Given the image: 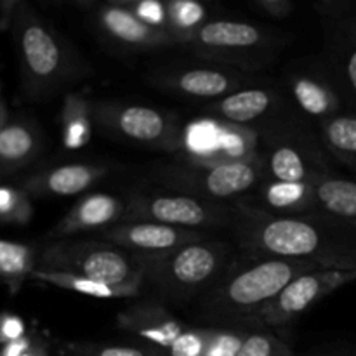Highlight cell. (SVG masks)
<instances>
[{"instance_id": "1", "label": "cell", "mask_w": 356, "mask_h": 356, "mask_svg": "<svg viewBox=\"0 0 356 356\" xmlns=\"http://www.w3.org/2000/svg\"><path fill=\"white\" fill-rule=\"evenodd\" d=\"M238 218L229 229L240 252L312 263L322 270H356V225L323 214L271 216L236 202Z\"/></svg>"}, {"instance_id": "2", "label": "cell", "mask_w": 356, "mask_h": 356, "mask_svg": "<svg viewBox=\"0 0 356 356\" xmlns=\"http://www.w3.org/2000/svg\"><path fill=\"white\" fill-rule=\"evenodd\" d=\"M9 30L26 99L47 101L92 73L72 44L24 0L0 2V31Z\"/></svg>"}, {"instance_id": "3", "label": "cell", "mask_w": 356, "mask_h": 356, "mask_svg": "<svg viewBox=\"0 0 356 356\" xmlns=\"http://www.w3.org/2000/svg\"><path fill=\"white\" fill-rule=\"evenodd\" d=\"M322 270L312 263L238 252L228 270L193 305L195 325L250 327L254 316L266 308L299 275Z\"/></svg>"}, {"instance_id": "4", "label": "cell", "mask_w": 356, "mask_h": 356, "mask_svg": "<svg viewBox=\"0 0 356 356\" xmlns=\"http://www.w3.org/2000/svg\"><path fill=\"white\" fill-rule=\"evenodd\" d=\"M211 236L163 256L141 257L143 298L165 306H193L238 256L232 240Z\"/></svg>"}, {"instance_id": "5", "label": "cell", "mask_w": 356, "mask_h": 356, "mask_svg": "<svg viewBox=\"0 0 356 356\" xmlns=\"http://www.w3.org/2000/svg\"><path fill=\"white\" fill-rule=\"evenodd\" d=\"M256 131L263 181L313 184L336 172L325 146L306 127L294 108Z\"/></svg>"}, {"instance_id": "6", "label": "cell", "mask_w": 356, "mask_h": 356, "mask_svg": "<svg viewBox=\"0 0 356 356\" xmlns=\"http://www.w3.org/2000/svg\"><path fill=\"white\" fill-rule=\"evenodd\" d=\"M37 270L79 275L143 298L141 257L99 238L52 240L38 249Z\"/></svg>"}, {"instance_id": "7", "label": "cell", "mask_w": 356, "mask_h": 356, "mask_svg": "<svg viewBox=\"0 0 356 356\" xmlns=\"http://www.w3.org/2000/svg\"><path fill=\"white\" fill-rule=\"evenodd\" d=\"M149 179L163 190L219 204H235L250 197L263 183L259 160L204 162L177 155L149 170Z\"/></svg>"}, {"instance_id": "8", "label": "cell", "mask_w": 356, "mask_h": 356, "mask_svg": "<svg viewBox=\"0 0 356 356\" xmlns=\"http://www.w3.org/2000/svg\"><path fill=\"white\" fill-rule=\"evenodd\" d=\"M285 38L259 24L236 19H209L184 47L214 65L243 73L259 72L278 58Z\"/></svg>"}, {"instance_id": "9", "label": "cell", "mask_w": 356, "mask_h": 356, "mask_svg": "<svg viewBox=\"0 0 356 356\" xmlns=\"http://www.w3.org/2000/svg\"><path fill=\"white\" fill-rule=\"evenodd\" d=\"M122 221H148L197 232L229 233L238 218V204H219L184 193L149 188L131 190L125 195Z\"/></svg>"}, {"instance_id": "10", "label": "cell", "mask_w": 356, "mask_h": 356, "mask_svg": "<svg viewBox=\"0 0 356 356\" xmlns=\"http://www.w3.org/2000/svg\"><path fill=\"white\" fill-rule=\"evenodd\" d=\"M94 125L120 141L172 155L183 153L184 125L174 111L118 101H94Z\"/></svg>"}, {"instance_id": "11", "label": "cell", "mask_w": 356, "mask_h": 356, "mask_svg": "<svg viewBox=\"0 0 356 356\" xmlns=\"http://www.w3.org/2000/svg\"><path fill=\"white\" fill-rule=\"evenodd\" d=\"M355 280L356 270H315L299 275L254 316L250 327L266 330L285 329L325 296Z\"/></svg>"}, {"instance_id": "12", "label": "cell", "mask_w": 356, "mask_h": 356, "mask_svg": "<svg viewBox=\"0 0 356 356\" xmlns=\"http://www.w3.org/2000/svg\"><path fill=\"white\" fill-rule=\"evenodd\" d=\"M149 82L174 96L214 103L242 87L250 86V75L214 63L177 65L159 68L149 75Z\"/></svg>"}, {"instance_id": "13", "label": "cell", "mask_w": 356, "mask_h": 356, "mask_svg": "<svg viewBox=\"0 0 356 356\" xmlns=\"http://www.w3.org/2000/svg\"><path fill=\"white\" fill-rule=\"evenodd\" d=\"M325 23V65L344 103L356 111V10L348 2L316 6Z\"/></svg>"}, {"instance_id": "14", "label": "cell", "mask_w": 356, "mask_h": 356, "mask_svg": "<svg viewBox=\"0 0 356 356\" xmlns=\"http://www.w3.org/2000/svg\"><path fill=\"white\" fill-rule=\"evenodd\" d=\"M289 101L298 113L320 122L344 111V99L325 61L305 63L285 72Z\"/></svg>"}, {"instance_id": "15", "label": "cell", "mask_w": 356, "mask_h": 356, "mask_svg": "<svg viewBox=\"0 0 356 356\" xmlns=\"http://www.w3.org/2000/svg\"><path fill=\"white\" fill-rule=\"evenodd\" d=\"M89 17L97 33L110 44L127 51H155L177 45L169 33L143 23L125 0L87 3Z\"/></svg>"}, {"instance_id": "16", "label": "cell", "mask_w": 356, "mask_h": 356, "mask_svg": "<svg viewBox=\"0 0 356 356\" xmlns=\"http://www.w3.org/2000/svg\"><path fill=\"white\" fill-rule=\"evenodd\" d=\"M99 240L122 247L141 257L163 256L174 252L190 243L218 236L216 233L197 232V229L176 228L148 221H120L118 225L97 233Z\"/></svg>"}, {"instance_id": "17", "label": "cell", "mask_w": 356, "mask_h": 356, "mask_svg": "<svg viewBox=\"0 0 356 356\" xmlns=\"http://www.w3.org/2000/svg\"><path fill=\"white\" fill-rule=\"evenodd\" d=\"M287 94L273 86H247L222 99L209 103L205 111L211 118L257 129L292 110Z\"/></svg>"}, {"instance_id": "18", "label": "cell", "mask_w": 356, "mask_h": 356, "mask_svg": "<svg viewBox=\"0 0 356 356\" xmlns=\"http://www.w3.org/2000/svg\"><path fill=\"white\" fill-rule=\"evenodd\" d=\"M117 327L136 337L143 346L163 355L190 325L174 315L169 306L141 298L118 313Z\"/></svg>"}, {"instance_id": "19", "label": "cell", "mask_w": 356, "mask_h": 356, "mask_svg": "<svg viewBox=\"0 0 356 356\" xmlns=\"http://www.w3.org/2000/svg\"><path fill=\"white\" fill-rule=\"evenodd\" d=\"M125 216V198L103 191L86 193L49 232L51 240L76 238L83 233H97L118 225Z\"/></svg>"}, {"instance_id": "20", "label": "cell", "mask_w": 356, "mask_h": 356, "mask_svg": "<svg viewBox=\"0 0 356 356\" xmlns=\"http://www.w3.org/2000/svg\"><path fill=\"white\" fill-rule=\"evenodd\" d=\"M110 172V167L103 163H65L23 177L19 188L38 198L75 197L99 184Z\"/></svg>"}, {"instance_id": "21", "label": "cell", "mask_w": 356, "mask_h": 356, "mask_svg": "<svg viewBox=\"0 0 356 356\" xmlns=\"http://www.w3.org/2000/svg\"><path fill=\"white\" fill-rule=\"evenodd\" d=\"M44 132L31 118L7 122L0 131V177L26 169L44 149Z\"/></svg>"}, {"instance_id": "22", "label": "cell", "mask_w": 356, "mask_h": 356, "mask_svg": "<svg viewBox=\"0 0 356 356\" xmlns=\"http://www.w3.org/2000/svg\"><path fill=\"white\" fill-rule=\"evenodd\" d=\"M243 204L271 216H309L315 214V198L312 184L277 183L263 181Z\"/></svg>"}, {"instance_id": "23", "label": "cell", "mask_w": 356, "mask_h": 356, "mask_svg": "<svg viewBox=\"0 0 356 356\" xmlns=\"http://www.w3.org/2000/svg\"><path fill=\"white\" fill-rule=\"evenodd\" d=\"M312 188L315 198V214L356 225V179L334 172L315 181Z\"/></svg>"}, {"instance_id": "24", "label": "cell", "mask_w": 356, "mask_h": 356, "mask_svg": "<svg viewBox=\"0 0 356 356\" xmlns=\"http://www.w3.org/2000/svg\"><path fill=\"white\" fill-rule=\"evenodd\" d=\"M94 101L82 92L65 94L61 108V138L63 146L76 152L87 146L92 138Z\"/></svg>"}, {"instance_id": "25", "label": "cell", "mask_w": 356, "mask_h": 356, "mask_svg": "<svg viewBox=\"0 0 356 356\" xmlns=\"http://www.w3.org/2000/svg\"><path fill=\"white\" fill-rule=\"evenodd\" d=\"M318 132L330 159L356 172V111H343L320 122Z\"/></svg>"}, {"instance_id": "26", "label": "cell", "mask_w": 356, "mask_h": 356, "mask_svg": "<svg viewBox=\"0 0 356 356\" xmlns=\"http://www.w3.org/2000/svg\"><path fill=\"white\" fill-rule=\"evenodd\" d=\"M38 266V249L28 243L0 240V280L16 294Z\"/></svg>"}, {"instance_id": "27", "label": "cell", "mask_w": 356, "mask_h": 356, "mask_svg": "<svg viewBox=\"0 0 356 356\" xmlns=\"http://www.w3.org/2000/svg\"><path fill=\"white\" fill-rule=\"evenodd\" d=\"M259 138L256 129L240 127L219 120V145L209 162H249L259 160Z\"/></svg>"}, {"instance_id": "28", "label": "cell", "mask_w": 356, "mask_h": 356, "mask_svg": "<svg viewBox=\"0 0 356 356\" xmlns=\"http://www.w3.org/2000/svg\"><path fill=\"white\" fill-rule=\"evenodd\" d=\"M165 31L177 45H186L198 28L209 21L207 6L195 0H169L165 2Z\"/></svg>"}, {"instance_id": "29", "label": "cell", "mask_w": 356, "mask_h": 356, "mask_svg": "<svg viewBox=\"0 0 356 356\" xmlns=\"http://www.w3.org/2000/svg\"><path fill=\"white\" fill-rule=\"evenodd\" d=\"M31 278L38 282H45L54 287L65 289V291L76 292V294L90 296L97 299H134L129 292L120 291V289L110 287V285L99 284V282L89 280V278L79 277L72 273H61V271H42L35 270Z\"/></svg>"}, {"instance_id": "30", "label": "cell", "mask_w": 356, "mask_h": 356, "mask_svg": "<svg viewBox=\"0 0 356 356\" xmlns=\"http://www.w3.org/2000/svg\"><path fill=\"white\" fill-rule=\"evenodd\" d=\"M59 356H162L156 350L143 344H113V343H63Z\"/></svg>"}, {"instance_id": "31", "label": "cell", "mask_w": 356, "mask_h": 356, "mask_svg": "<svg viewBox=\"0 0 356 356\" xmlns=\"http://www.w3.org/2000/svg\"><path fill=\"white\" fill-rule=\"evenodd\" d=\"M33 218L31 197L19 186H0V225L24 226Z\"/></svg>"}, {"instance_id": "32", "label": "cell", "mask_w": 356, "mask_h": 356, "mask_svg": "<svg viewBox=\"0 0 356 356\" xmlns=\"http://www.w3.org/2000/svg\"><path fill=\"white\" fill-rule=\"evenodd\" d=\"M236 356H296V353L275 330L250 329Z\"/></svg>"}, {"instance_id": "33", "label": "cell", "mask_w": 356, "mask_h": 356, "mask_svg": "<svg viewBox=\"0 0 356 356\" xmlns=\"http://www.w3.org/2000/svg\"><path fill=\"white\" fill-rule=\"evenodd\" d=\"M216 327L190 325L162 356H205Z\"/></svg>"}, {"instance_id": "34", "label": "cell", "mask_w": 356, "mask_h": 356, "mask_svg": "<svg viewBox=\"0 0 356 356\" xmlns=\"http://www.w3.org/2000/svg\"><path fill=\"white\" fill-rule=\"evenodd\" d=\"M252 327H216L205 356H236Z\"/></svg>"}, {"instance_id": "35", "label": "cell", "mask_w": 356, "mask_h": 356, "mask_svg": "<svg viewBox=\"0 0 356 356\" xmlns=\"http://www.w3.org/2000/svg\"><path fill=\"white\" fill-rule=\"evenodd\" d=\"M125 3L143 23L156 28V30L165 31V2H156V0H125Z\"/></svg>"}, {"instance_id": "36", "label": "cell", "mask_w": 356, "mask_h": 356, "mask_svg": "<svg viewBox=\"0 0 356 356\" xmlns=\"http://www.w3.org/2000/svg\"><path fill=\"white\" fill-rule=\"evenodd\" d=\"M26 323L13 313H0V348L26 336Z\"/></svg>"}, {"instance_id": "37", "label": "cell", "mask_w": 356, "mask_h": 356, "mask_svg": "<svg viewBox=\"0 0 356 356\" xmlns=\"http://www.w3.org/2000/svg\"><path fill=\"white\" fill-rule=\"evenodd\" d=\"M252 7L257 13L273 19H287L294 13L296 3L291 0H254Z\"/></svg>"}, {"instance_id": "38", "label": "cell", "mask_w": 356, "mask_h": 356, "mask_svg": "<svg viewBox=\"0 0 356 356\" xmlns=\"http://www.w3.org/2000/svg\"><path fill=\"white\" fill-rule=\"evenodd\" d=\"M33 341H35V332L33 334L28 332L26 336H23L21 339L13 341V343L0 348V356H24L26 355V351L31 348V344H33Z\"/></svg>"}, {"instance_id": "39", "label": "cell", "mask_w": 356, "mask_h": 356, "mask_svg": "<svg viewBox=\"0 0 356 356\" xmlns=\"http://www.w3.org/2000/svg\"><path fill=\"white\" fill-rule=\"evenodd\" d=\"M24 356H49V346L38 334H35V341L31 344L30 350L26 351Z\"/></svg>"}, {"instance_id": "40", "label": "cell", "mask_w": 356, "mask_h": 356, "mask_svg": "<svg viewBox=\"0 0 356 356\" xmlns=\"http://www.w3.org/2000/svg\"><path fill=\"white\" fill-rule=\"evenodd\" d=\"M7 122H9V108H7L6 101L0 97V131L6 127Z\"/></svg>"}, {"instance_id": "41", "label": "cell", "mask_w": 356, "mask_h": 356, "mask_svg": "<svg viewBox=\"0 0 356 356\" xmlns=\"http://www.w3.org/2000/svg\"><path fill=\"white\" fill-rule=\"evenodd\" d=\"M312 356H356V351H339V353H320Z\"/></svg>"}]
</instances>
